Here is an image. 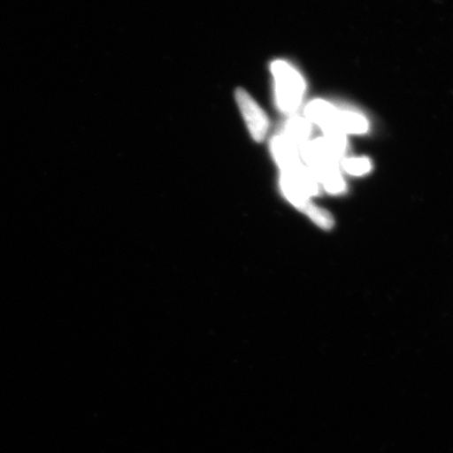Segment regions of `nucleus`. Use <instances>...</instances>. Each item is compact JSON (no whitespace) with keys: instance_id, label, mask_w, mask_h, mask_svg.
I'll use <instances>...</instances> for the list:
<instances>
[{"instance_id":"1","label":"nucleus","mask_w":453,"mask_h":453,"mask_svg":"<svg viewBox=\"0 0 453 453\" xmlns=\"http://www.w3.org/2000/svg\"><path fill=\"white\" fill-rule=\"evenodd\" d=\"M276 87V102L285 113L296 111L303 97L305 83L300 73L285 61H275L271 65Z\"/></svg>"},{"instance_id":"2","label":"nucleus","mask_w":453,"mask_h":453,"mask_svg":"<svg viewBox=\"0 0 453 453\" xmlns=\"http://www.w3.org/2000/svg\"><path fill=\"white\" fill-rule=\"evenodd\" d=\"M236 100L252 138L262 142L269 128L267 116L246 90L237 89Z\"/></svg>"},{"instance_id":"3","label":"nucleus","mask_w":453,"mask_h":453,"mask_svg":"<svg viewBox=\"0 0 453 453\" xmlns=\"http://www.w3.org/2000/svg\"><path fill=\"white\" fill-rule=\"evenodd\" d=\"M309 169L315 175L317 182L324 186L328 194L339 195L347 189V185L340 173L338 162L326 161Z\"/></svg>"},{"instance_id":"4","label":"nucleus","mask_w":453,"mask_h":453,"mask_svg":"<svg viewBox=\"0 0 453 453\" xmlns=\"http://www.w3.org/2000/svg\"><path fill=\"white\" fill-rule=\"evenodd\" d=\"M337 113L336 107L324 100H315L305 107V116L308 120L319 126L324 129L325 134L337 132Z\"/></svg>"},{"instance_id":"5","label":"nucleus","mask_w":453,"mask_h":453,"mask_svg":"<svg viewBox=\"0 0 453 453\" xmlns=\"http://www.w3.org/2000/svg\"><path fill=\"white\" fill-rule=\"evenodd\" d=\"M272 154H273L277 164L281 170L296 168L302 163L300 157L299 149L294 145L291 141H288L285 135L280 134L272 140L271 143Z\"/></svg>"},{"instance_id":"6","label":"nucleus","mask_w":453,"mask_h":453,"mask_svg":"<svg viewBox=\"0 0 453 453\" xmlns=\"http://www.w3.org/2000/svg\"><path fill=\"white\" fill-rule=\"evenodd\" d=\"M336 130L343 134H365L368 130V123L364 116L353 111H339L336 118Z\"/></svg>"},{"instance_id":"7","label":"nucleus","mask_w":453,"mask_h":453,"mask_svg":"<svg viewBox=\"0 0 453 453\" xmlns=\"http://www.w3.org/2000/svg\"><path fill=\"white\" fill-rule=\"evenodd\" d=\"M311 132V127L308 119L296 116L287 122L285 133L282 134L300 150V147L309 142Z\"/></svg>"},{"instance_id":"8","label":"nucleus","mask_w":453,"mask_h":453,"mask_svg":"<svg viewBox=\"0 0 453 453\" xmlns=\"http://www.w3.org/2000/svg\"><path fill=\"white\" fill-rule=\"evenodd\" d=\"M342 167L349 174L360 177L371 172L372 164L365 157H350L343 160Z\"/></svg>"}]
</instances>
